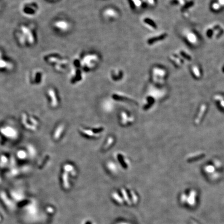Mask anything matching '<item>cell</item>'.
Wrapping results in <instances>:
<instances>
[{
	"mask_svg": "<svg viewBox=\"0 0 224 224\" xmlns=\"http://www.w3.org/2000/svg\"><path fill=\"white\" fill-rule=\"evenodd\" d=\"M81 69L84 71H91L95 69L100 62V56L95 53H88L80 58Z\"/></svg>",
	"mask_w": 224,
	"mask_h": 224,
	"instance_id": "cell-1",
	"label": "cell"
},
{
	"mask_svg": "<svg viewBox=\"0 0 224 224\" xmlns=\"http://www.w3.org/2000/svg\"><path fill=\"white\" fill-rule=\"evenodd\" d=\"M102 16L108 22H114L119 18L120 13L118 9L114 7H107L103 9Z\"/></svg>",
	"mask_w": 224,
	"mask_h": 224,
	"instance_id": "cell-2",
	"label": "cell"
},
{
	"mask_svg": "<svg viewBox=\"0 0 224 224\" xmlns=\"http://www.w3.org/2000/svg\"><path fill=\"white\" fill-rule=\"evenodd\" d=\"M54 29L61 33H66L70 31L72 27L71 22L64 19H59L56 20L54 24Z\"/></svg>",
	"mask_w": 224,
	"mask_h": 224,
	"instance_id": "cell-3",
	"label": "cell"
},
{
	"mask_svg": "<svg viewBox=\"0 0 224 224\" xmlns=\"http://www.w3.org/2000/svg\"><path fill=\"white\" fill-rule=\"evenodd\" d=\"M166 75V71L164 69L159 67H153L152 69V76L153 81H163V78Z\"/></svg>",
	"mask_w": 224,
	"mask_h": 224,
	"instance_id": "cell-4",
	"label": "cell"
},
{
	"mask_svg": "<svg viewBox=\"0 0 224 224\" xmlns=\"http://www.w3.org/2000/svg\"><path fill=\"white\" fill-rule=\"evenodd\" d=\"M13 65L5 57L3 52L0 51V70L1 71H9L12 69Z\"/></svg>",
	"mask_w": 224,
	"mask_h": 224,
	"instance_id": "cell-5",
	"label": "cell"
},
{
	"mask_svg": "<svg viewBox=\"0 0 224 224\" xmlns=\"http://www.w3.org/2000/svg\"><path fill=\"white\" fill-rule=\"evenodd\" d=\"M142 23L145 28L149 30H153L156 28V24L155 22L149 17H144L142 20Z\"/></svg>",
	"mask_w": 224,
	"mask_h": 224,
	"instance_id": "cell-6",
	"label": "cell"
},
{
	"mask_svg": "<svg viewBox=\"0 0 224 224\" xmlns=\"http://www.w3.org/2000/svg\"><path fill=\"white\" fill-rule=\"evenodd\" d=\"M1 131L4 135L7 137L8 138H12L13 137H15L16 136V131L15 130L9 127L3 128L2 129Z\"/></svg>",
	"mask_w": 224,
	"mask_h": 224,
	"instance_id": "cell-7",
	"label": "cell"
},
{
	"mask_svg": "<svg viewBox=\"0 0 224 224\" xmlns=\"http://www.w3.org/2000/svg\"><path fill=\"white\" fill-rule=\"evenodd\" d=\"M131 7L134 11H139L143 7L141 0H129Z\"/></svg>",
	"mask_w": 224,
	"mask_h": 224,
	"instance_id": "cell-8",
	"label": "cell"
},
{
	"mask_svg": "<svg viewBox=\"0 0 224 224\" xmlns=\"http://www.w3.org/2000/svg\"><path fill=\"white\" fill-rule=\"evenodd\" d=\"M111 76L112 78H113V80H118V78H121V77L123 76V71L119 69L112 70L111 72Z\"/></svg>",
	"mask_w": 224,
	"mask_h": 224,
	"instance_id": "cell-9",
	"label": "cell"
},
{
	"mask_svg": "<svg viewBox=\"0 0 224 224\" xmlns=\"http://www.w3.org/2000/svg\"><path fill=\"white\" fill-rule=\"evenodd\" d=\"M48 95L51 99V106L52 107H56L58 105V101L55 91L52 89H49L48 90Z\"/></svg>",
	"mask_w": 224,
	"mask_h": 224,
	"instance_id": "cell-10",
	"label": "cell"
},
{
	"mask_svg": "<svg viewBox=\"0 0 224 224\" xmlns=\"http://www.w3.org/2000/svg\"><path fill=\"white\" fill-rule=\"evenodd\" d=\"M196 192L195 191H192L190 192V195L188 198L187 199V202L191 206H193L195 205L196 202Z\"/></svg>",
	"mask_w": 224,
	"mask_h": 224,
	"instance_id": "cell-11",
	"label": "cell"
},
{
	"mask_svg": "<svg viewBox=\"0 0 224 224\" xmlns=\"http://www.w3.org/2000/svg\"><path fill=\"white\" fill-rule=\"evenodd\" d=\"M22 123L25 125V127L28 129H30L32 130L35 131L36 130V127L34 126H32L28 124L27 123V116L25 114H23L22 116Z\"/></svg>",
	"mask_w": 224,
	"mask_h": 224,
	"instance_id": "cell-12",
	"label": "cell"
},
{
	"mask_svg": "<svg viewBox=\"0 0 224 224\" xmlns=\"http://www.w3.org/2000/svg\"><path fill=\"white\" fill-rule=\"evenodd\" d=\"M143 7H153L156 4L155 0H141Z\"/></svg>",
	"mask_w": 224,
	"mask_h": 224,
	"instance_id": "cell-13",
	"label": "cell"
},
{
	"mask_svg": "<svg viewBox=\"0 0 224 224\" xmlns=\"http://www.w3.org/2000/svg\"><path fill=\"white\" fill-rule=\"evenodd\" d=\"M63 129H64V127L62 125L59 126L58 127L57 130H56L55 134H54V138L55 140H58L60 138V135L61 134L62 132L63 131Z\"/></svg>",
	"mask_w": 224,
	"mask_h": 224,
	"instance_id": "cell-14",
	"label": "cell"
},
{
	"mask_svg": "<svg viewBox=\"0 0 224 224\" xmlns=\"http://www.w3.org/2000/svg\"><path fill=\"white\" fill-rule=\"evenodd\" d=\"M17 156L19 159H24L26 158L27 153L24 150H19L17 153Z\"/></svg>",
	"mask_w": 224,
	"mask_h": 224,
	"instance_id": "cell-15",
	"label": "cell"
},
{
	"mask_svg": "<svg viewBox=\"0 0 224 224\" xmlns=\"http://www.w3.org/2000/svg\"><path fill=\"white\" fill-rule=\"evenodd\" d=\"M63 183L66 188L69 187V183H68V174L65 173L63 175Z\"/></svg>",
	"mask_w": 224,
	"mask_h": 224,
	"instance_id": "cell-16",
	"label": "cell"
},
{
	"mask_svg": "<svg viewBox=\"0 0 224 224\" xmlns=\"http://www.w3.org/2000/svg\"><path fill=\"white\" fill-rule=\"evenodd\" d=\"M121 192L123 193V196H124V200H125L126 202L128 203V204H129V205H131V201H130V200H129V198H128V197L127 193L126 192V190L123 189L122 191H121Z\"/></svg>",
	"mask_w": 224,
	"mask_h": 224,
	"instance_id": "cell-17",
	"label": "cell"
},
{
	"mask_svg": "<svg viewBox=\"0 0 224 224\" xmlns=\"http://www.w3.org/2000/svg\"><path fill=\"white\" fill-rule=\"evenodd\" d=\"M113 197L114 199L115 200H116V201H117L118 203H121H121H123V200L121 199V198L119 196V195H118L117 193H114L113 194Z\"/></svg>",
	"mask_w": 224,
	"mask_h": 224,
	"instance_id": "cell-18",
	"label": "cell"
},
{
	"mask_svg": "<svg viewBox=\"0 0 224 224\" xmlns=\"http://www.w3.org/2000/svg\"><path fill=\"white\" fill-rule=\"evenodd\" d=\"M131 195H132V198L134 199V203H136L137 202V201H138V197H137V196L134 194V192H131Z\"/></svg>",
	"mask_w": 224,
	"mask_h": 224,
	"instance_id": "cell-19",
	"label": "cell"
},
{
	"mask_svg": "<svg viewBox=\"0 0 224 224\" xmlns=\"http://www.w3.org/2000/svg\"><path fill=\"white\" fill-rule=\"evenodd\" d=\"M1 160L2 163H7V158H6V157L3 156H2L1 158Z\"/></svg>",
	"mask_w": 224,
	"mask_h": 224,
	"instance_id": "cell-20",
	"label": "cell"
},
{
	"mask_svg": "<svg viewBox=\"0 0 224 224\" xmlns=\"http://www.w3.org/2000/svg\"><path fill=\"white\" fill-rule=\"evenodd\" d=\"M187 197L185 196V195H183L181 196V200L183 202H185V201H187Z\"/></svg>",
	"mask_w": 224,
	"mask_h": 224,
	"instance_id": "cell-21",
	"label": "cell"
},
{
	"mask_svg": "<svg viewBox=\"0 0 224 224\" xmlns=\"http://www.w3.org/2000/svg\"><path fill=\"white\" fill-rule=\"evenodd\" d=\"M30 119L31 120V122H32L34 124H36V125H37V124H38V122H37L34 118H32V117H30Z\"/></svg>",
	"mask_w": 224,
	"mask_h": 224,
	"instance_id": "cell-22",
	"label": "cell"
},
{
	"mask_svg": "<svg viewBox=\"0 0 224 224\" xmlns=\"http://www.w3.org/2000/svg\"><path fill=\"white\" fill-rule=\"evenodd\" d=\"M220 5L219 4H214L213 5V8L214 9H219V8H220Z\"/></svg>",
	"mask_w": 224,
	"mask_h": 224,
	"instance_id": "cell-23",
	"label": "cell"
},
{
	"mask_svg": "<svg viewBox=\"0 0 224 224\" xmlns=\"http://www.w3.org/2000/svg\"><path fill=\"white\" fill-rule=\"evenodd\" d=\"M193 71H194L195 74L197 75V76H199V71H198V69H197L196 67L194 68V69H193Z\"/></svg>",
	"mask_w": 224,
	"mask_h": 224,
	"instance_id": "cell-24",
	"label": "cell"
},
{
	"mask_svg": "<svg viewBox=\"0 0 224 224\" xmlns=\"http://www.w3.org/2000/svg\"><path fill=\"white\" fill-rule=\"evenodd\" d=\"M220 3L222 5H224V0H219Z\"/></svg>",
	"mask_w": 224,
	"mask_h": 224,
	"instance_id": "cell-25",
	"label": "cell"
},
{
	"mask_svg": "<svg viewBox=\"0 0 224 224\" xmlns=\"http://www.w3.org/2000/svg\"><path fill=\"white\" fill-rule=\"evenodd\" d=\"M127 224V223H120V224Z\"/></svg>",
	"mask_w": 224,
	"mask_h": 224,
	"instance_id": "cell-26",
	"label": "cell"
}]
</instances>
